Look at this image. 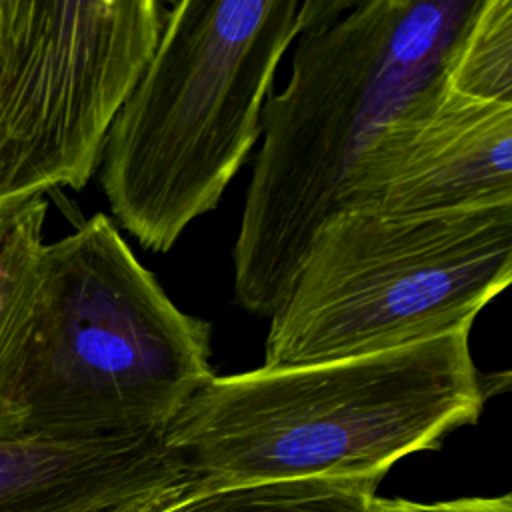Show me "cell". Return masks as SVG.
Wrapping results in <instances>:
<instances>
[{
	"label": "cell",
	"instance_id": "7",
	"mask_svg": "<svg viewBox=\"0 0 512 512\" xmlns=\"http://www.w3.org/2000/svg\"><path fill=\"white\" fill-rule=\"evenodd\" d=\"M510 202L512 104L462 96L444 76L376 138L346 208L400 214Z\"/></svg>",
	"mask_w": 512,
	"mask_h": 512
},
{
	"label": "cell",
	"instance_id": "10",
	"mask_svg": "<svg viewBox=\"0 0 512 512\" xmlns=\"http://www.w3.org/2000/svg\"><path fill=\"white\" fill-rule=\"evenodd\" d=\"M378 484L298 478L212 490L156 512H374Z\"/></svg>",
	"mask_w": 512,
	"mask_h": 512
},
{
	"label": "cell",
	"instance_id": "6",
	"mask_svg": "<svg viewBox=\"0 0 512 512\" xmlns=\"http://www.w3.org/2000/svg\"><path fill=\"white\" fill-rule=\"evenodd\" d=\"M156 0H0V204L80 190L158 44Z\"/></svg>",
	"mask_w": 512,
	"mask_h": 512
},
{
	"label": "cell",
	"instance_id": "3",
	"mask_svg": "<svg viewBox=\"0 0 512 512\" xmlns=\"http://www.w3.org/2000/svg\"><path fill=\"white\" fill-rule=\"evenodd\" d=\"M210 334L106 214L90 216L44 244L14 380V440L162 432L214 376Z\"/></svg>",
	"mask_w": 512,
	"mask_h": 512
},
{
	"label": "cell",
	"instance_id": "11",
	"mask_svg": "<svg viewBox=\"0 0 512 512\" xmlns=\"http://www.w3.org/2000/svg\"><path fill=\"white\" fill-rule=\"evenodd\" d=\"M450 90L512 104V2L482 0L462 30L446 68Z\"/></svg>",
	"mask_w": 512,
	"mask_h": 512
},
{
	"label": "cell",
	"instance_id": "12",
	"mask_svg": "<svg viewBox=\"0 0 512 512\" xmlns=\"http://www.w3.org/2000/svg\"><path fill=\"white\" fill-rule=\"evenodd\" d=\"M374 512H512V496L496 498H460L448 502H412L404 498H372Z\"/></svg>",
	"mask_w": 512,
	"mask_h": 512
},
{
	"label": "cell",
	"instance_id": "5",
	"mask_svg": "<svg viewBox=\"0 0 512 512\" xmlns=\"http://www.w3.org/2000/svg\"><path fill=\"white\" fill-rule=\"evenodd\" d=\"M512 280V202L346 208L306 246L270 316L264 366L392 350L472 326Z\"/></svg>",
	"mask_w": 512,
	"mask_h": 512
},
{
	"label": "cell",
	"instance_id": "4",
	"mask_svg": "<svg viewBox=\"0 0 512 512\" xmlns=\"http://www.w3.org/2000/svg\"><path fill=\"white\" fill-rule=\"evenodd\" d=\"M298 0L170 4L142 76L114 116L100 186L116 222L168 252L214 210L260 138V114L300 32Z\"/></svg>",
	"mask_w": 512,
	"mask_h": 512
},
{
	"label": "cell",
	"instance_id": "9",
	"mask_svg": "<svg viewBox=\"0 0 512 512\" xmlns=\"http://www.w3.org/2000/svg\"><path fill=\"white\" fill-rule=\"evenodd\" d=\"M48 202L0 204V440H14L12 394L40 278Z\"/></svg>",
	"mask_w": 512,
	"mask_h": 512
},
{
	"label": "cell",
	"instance_id": "8",
	"mask_svg": "<svg viewBox=\"0 0 512 512\" xmlns=\"http://www.w3.org/2000/svg\"><path fill=\"white\" fill-rule=\"evenodd\" d=\"M178 488L162 432L0 440V512H156Z\"/></svg>",
	"mask_w": 512,
	"mask_h": 512
},
{
	"label": "cell",
	"instance_id": "2",
	"mask_svg": "<svg viewBox=\"0 0 512 512\" xmlns=\"http://www.w3.org/2000/svg\"><path fill=\"white\" fill-rule=\"evenodd\" d=\"M470 326L392 350L212 376L162 430L178 500L298 478L378 484L486 402Z\"/></svg>",
	"mask_w": 512,
	"mask_h": 512
},
{
	"label": "cell",
	"instance_id": "1",
	"mask_svg": "<svg viewBox=\"0 0 512 512\" xmlns=\"http://www.w3.org/2000/svg\"><path fill=\"white\" fill-rule=\"evenodd\" d=\"M482 0L300 4L284 90L262 106V144L232 248L234 298L270 318L322 222L344 210L376 138L446 76Z\"/></svg>",
	"mask_w": 512,
	"mask_h": 512
}]
</instances>
